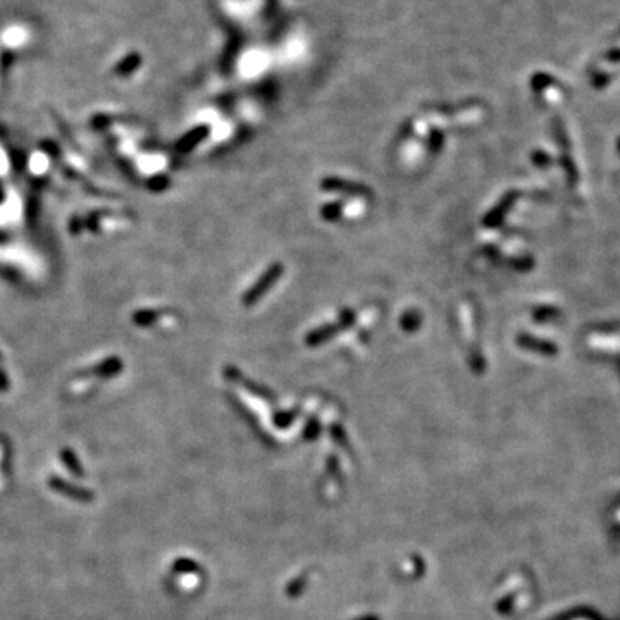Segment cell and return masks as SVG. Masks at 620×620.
Here are the masks:
<instances>
[{
    "mask_svg": "<svg viewBox=\"0 0 620 620\" xmlns=\"http://www.w3.org/2000/svg\"><path fill=\"white\" fill-rule=\"evenodd\" d=\"M207 135H209V128H207V126H199V128H195L193 131H190L188 135H186L185 138L179 142L178 150L179 152H188V150H192L193 146L199 145L203 138H207Z\"/></svg>",
    "mask_w": 620,
    "mask_h": 620,
    "instance_id": "277c9868",
    "label": "cell"
},
{
    "mask_svg": "<svg viewBox=\"0 0 620 620\" xmlns=\"http://www.w3.org/2000/svg\"><path fill=\"white\" fill-rule=\"evenodd\" d=\"M321 188L326 190V192H343L346 195L366 197V199L373 197V193H370V190L367 186L359 185V183L345 181V179L340 178H324L321 183Z\"/></svg>",
    "mask_w": 620,
    "mask_h": 620,
    "instance_id": "7a4b0ae2",
    "label": "cell"
},
{
    "mask_svg": "<svg viewBox=\"0 0 620 620\" xmlns=\"http://www.w3.org/2000/svg\"><path fill=\"white\" fill-rule=\"evenodd\" d=\"M353 322H355V314H353L352 310H343L342 314H340V322H338V326H340V329H346V328H350V326H353Z\"/></svg>",
    "mask_w": 620,
    "mask_h": 620,
    "instance_id": "52a82bcc",
    "label": "cell"
},
{
    "mask_svg": "<svg viewBox=\"0 0 620 620\" xmlns=\"http://www.w3.org/2000/svg\"><path fill=\"white\" fill-rule=\"evenodd\" d=\"M338 329H340V326H338V324H326V326H321V328L314 329V331H310L309 335L305 336V343H307V345H309V346L322 345V343L328 342L329 338H333V336H335L336 333H338Z\"/></svg>",
    "mask_w": 620,
    "mask_h": 620,
    "instance_id": "3957f363",
    "label": "cell"
},
{
    "mask_svg": "<svg viewBox=\"0 0 620 620\" xmlns=\"http://www.w3.org/2000/svg\"><path fill=\"white\" fill-rule=\"evenodd\" d=\"M443 145V135L439 131H432L431 133V138H429V148L432 152H438Z\"/></svg>",
    "mask_w": 620,
    "mask_h": 620,
    "instance_id": "ba28073f",
    "label": "cell"
},
{
    "mask_svg": "<svg viewBox=\"0 0 620 620\" xmlns=\"http://www.w3.org/2000/svg\"><path fill=\"white\" fill-rule=\"evenodd\" d=\"M281 276H283V265L276 262V264H272L271 267H269L267 271H265L264 274L258 278V281L255 283V285L252 286L247 293H245L243 305L245 307L255 305V303H257L258 300H261L262 296L269 291V288H271V286L274 285V283L278 281Z\"/></svg>",
    "mask_w": 620,
    "mask_h": 620,
    "instance_id": "6da1fadb",
    "label": "cell"
},
{
    "mask_svg": "<svg viewBox=\"0 0 620 620\" xmlns=\"http://www.w3.org/2000/svg\"><path fill=\"white\" fill-rule=\"evenodd\" d=\"M422 324V315L419 310H407L400 319V326L405 333H415Z\"/></svg>",
    "mask_w": 620,
    "mask_h": 620,
    "instance_id": "5b68a950",
    "label": "cell"
},
{
    "mask_svg": "<svg viewBox=\"0 0 620 620\" xmlns=\"http://www.w3.org/2000/svg\"><path fill=\"white\" fill-rule=\"evenodd\" d=\"M342 214V203L335 202V203H328V206L322 207L321 210V216L324 217L326 221H336Z\"/></svg>",
    "mask_w": 620,
    "mask_h": 620,
    "instance_id": "8992f818",
    "label": "cell"
}]
</instances>
